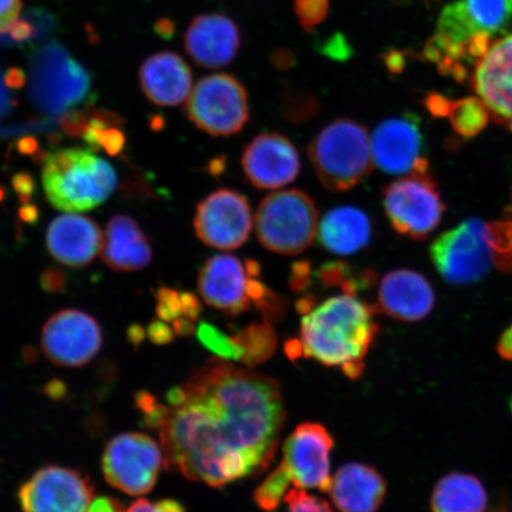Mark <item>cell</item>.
<instances>
[{
	"label": "cell",
	"instance_id": "7",
	"mask_svg": "<svg viewBox=\"0 0 512 512\" xmlns=\"http://www.w3.org/2000/svg\"><path fill=\"white\" fill-rule=\"evenodd\" d=\"M384 211L401 235L424 240L443 220L445 204L430 171H415L387 185L382 192Z\"/></svg>",
	"mask_w": 512,
	"mask_h": 512
},
{
	"label": "cell",
	"instance_id": "38",
	"mask_svg": "<svg viewBox=\"0 0 512 512\" xmlns=\"http://www.w3.org/2000/svg\"><path fill=\"white\" fill-rule=\"evenodd\" d=\"M312 283V267L309 261L294 262L290 274V288L293 292L304 293Z\"/></svg>",
	"mask_w": 512,
	"mask_h": 512
},
{
	"label": "cell",
	"instance_id": "29",
	"mask_svg": "<svg viewBox=\"0 0 512 512\" xmlns=\"http://www.w3.org/2000/svg\"><path fill=\"white\" fill-rule=\"evenodd\" d=\"M234 339L242 351L241 362L248 367L265 362L277 347V336L268 322L249 325L234 336Z\"/></svg>",
	"mask_w": 512,
	"mask_h": 512
},
{
	"label": "cell",
	"instance_id": "1",
	"mask_svg": "<svg viewBox=\"0 0 512 512\" xmlns=\"http://www.w3.org/2000/svg\"><path fill=\"white\" fill-rule=\"evenodd\" d=\"M158 428L165 467L220 489L272 463L286 420L279 383L214 358L169 390Z\"/></svg>",
	"mask_w": 512,
	"mask_h": 512
},
{
	"label": "cell",
	"instance_id": "55",
	"mask_svg": "<svg viewBox=\"0 0 512 512\" xmlns=\"http://www.w3.org/2000/svg\"><path fill=\"white\" fill-rule=\"evenodd\" d=\"M261 267L258 262L254 260L246 261V272L249 278H258L260 275Z\"/></svg>",
	"mask_w": 512,
	"mask_h": 512
},
{
	"label": "cell",
	"instance_id": "20",
	"mask_svg": "<svg viewBox=\"0 0 512 512\" xmlns=\"http://www.w3.org/2000/svg\"><path fill=\"white\" fill-rule=\"evenodd\" d=\"M102 233L99 224L73 213L57 216L47 232V247L53 258L63 266L85 267L101 251Z\"/></svg>",
	"mask_w": 512,
	"mask_h": 512
},
{
	"label": "cell",
	"instance_id": "16",
	"mask_svg": "<svg viewBox=\"0 0 512 512\" xmlns=\"http://www.w3.org/2000/svg\"><path fill=\"white\" fill-rule=\"evenodd\" d=\"M374 164L388 175L427 171V159L422 157L424 137L418 119L412 114L382 121L370 138Z\"/></svg>",
	"mask_w": 512,
	"mask_h": 512
},
{
	"label": "cell",
	"instance_id": "14",
	"mask_svg": "<svg viewBox=\"0 0 512 512\" xmlns=\"http://www.w3.org/2000/svg\"><path fill=\"white\" fill-rule=\"evenodd\" d=\"M197 238L204 245L233 251L245 243L253 227L252 211L245 196L220 189L198 204L194 219Z\"/></svg>",
	"mask_w": 512,
	"mask_h": 512
},
{
	"label": "cell",
	"instance_id": "15",
	"mask_svg": "<svg viewBox=\"0 0 512 512\" xmlns=\"http://www.w3.org/2000/svg\"><path fill=\"white\" fill-rule=\"evenodd\" d=\"M469 80L491 118L512 131V34L492 40L473 66Z\"/></svg>",
	"mask_w": 512,
	"mask_h": 512
},
{
	"label": "cell",
	"instance_id": "12",
	"mask_svg": "<svg viewBox=\"0 0 512 512\" xmlns=\"http://www.w3.org/2000/svg\"><path fill=\"white\" fill-rule=\"evenodd\" d=\"M102 329L98 320L80 310L55 313L43 326L41 345L51 363L63 368L86 366L99 354Z\"/></svg>",
	"mask_w": 512,
	"mask_h": 512
},
{
	"label": "cell",
	"instance_id": "9",
	"mask_svg": "<svg viewBox=\"0 0 512 512\" xmlns=\"http://www.w3.org/2000/svg\"><path fill=\"white\" fill-rule=\"evenodd\" d=\"M187 114L198 130L210 136H233L248 123V94L234 76L210 75L191 92Z\"/></svg>",
	"mask_w": 512,
	"mask_h": 512
},
{
	"label": "cell",
	"instance_id": "42",
	"mask_svg": "<svg viewBox=\"0 0 512 512\" xmlns=\"http://www.w3.org/2000/svg\"><path fill=\"white\" fill-rule=\"evenodd\" d=\"M12 187H14L22 203H29L36 189L34 178L27 174V172H19V174L15 175L12 178Z\"/></svg>",
	"mask_w": 512,
	"mask_h": 512
},
{
	"label": "cell",
	"instance_id": "32",
	"mask_svg": "<svg viewBox=\"0 0 512 512\" xmlns=\"http://www.w3.org/2000/svg\"><path fill=\"white\" fill-rule=\"evenodd\" d=\"M197 337L209 351L214 352L217 357L226 361H240L242 351L234 337L224 335L215 326L208 323H201L197 328Z\"/></svg>",
	"mask_w": 512,
	"mask_h": 512
},
{
	"label": "cell",
	"instance_id": "18",
	"mask_svg": "<svg viewBox=\"0 0 512 512\" xmlns=\"http://www.w3.org/2000/svg\"><path fill=\"white\" fill-rule=\"evenodd\" d=\"M246 267L234 255H215L206 261L198 275V292L209 306L230 316L251 309Z\"/></svg>",
	"mask_w": 512,
	"mask_h": 512
},
{
	"label": "cell",
	"instance_id": "45",
	"mask_svg": "<svg viewBox=\"0 0 512 512\" xmlns=\"http://www.w3.org/2000/svg\"><path fill=\"white\" fill-rule=\"evenodd\" d=\"M181 296L184 317L192 320V322H195V320H197L198 317H200L202 312V305L200 299H198V297L191 292H181Z\"/></svg>",
	"mask_w": 512,
	"mask_h": 512
},
{
	"label": "cell",
	"instance_id": "41",
	"mask_svg": "<svg viewBox=\"0 0 512 512\" xmlns=\"http://www.w3.org/2000/svg\"><path fill=\"white\" fill-rule=\"evenodd\" d=\"M40 284L46 292H62L67 285L66 274L57 270V268H47V270L41 274Z\"/></svg>",
	"mask_w": 512,
	"mask_h": 512
},
{
	"label": "cell",
	"instance_id": "5",
	"mask_svg": "<svg viewBox=\"0 0 512 512\" xmlns=\"http://www.w3.org/2000/svg\"><path fill=\"white\" fill-rule=\"evenodd\" d=\"M318 232V209L304 191L272 192L255 215V233L267 251L297 255L312 245Z\"/></svg>",
	"mask_w": 512,
	"mask_h": 512
},
{
	"label": "cell",
	"instance_id": "46",
	"mask_svg": "<svg viewBox=\"0 0 512 512\" xmlns=\"http://www.w3.org/2000/svg\"><path fill=\"white\" fill-rule=\"evenodd\" d=\"M89 512H126L123 503L113 497H99L92 502Z\"/></svg>",
	"mask_w": 512,
	"mask_h": 512
},
{
	"label": "cell",
	"instance_id": "24",
	"mask_svg": "<svg viewBox=\"0 0 512 512\" xmlns=\"http://www.w3.org/2000/svg\"><path fill=\"white\" fill-rule=\"evenodd\" d=\"M387 485L374 467L350 463L336 472L331 498L341 512H376L386 496Z\"/></svg>",
	"mask_w": 512,
	"mask_h": 512
},
{
	"label": "cell",
	"instance_id": "52",
	"mask_svg": "<svg viewBox=\"0 0 512 512\" xmlns=\"http://www.w3.org/2000/svg\"><path fill=\"white\" fill-rule=\"evenodd\" d=\"M315 306L316 298L313 296H305L298 300L297 310L299 313H302V315H306V313H309Z\"/></svg>",
	"mask_w": 512,
	"mask_h": 512
},
{
	"label": "cell",
	"instance_id": "47",
	"mask_svg": "<svg viewBox=\"0 0 512 512\" xmlns=\"http://www.w3.org/2000/svg\"><path fill=\"white\" fill-rule=\"evenodd\" d=\"M496 350L502 360L512 362V324L499 337Z\"/></svg>",
	"mask_w": 512,
	"mask_h": 512
},
{
	"label": "cell",
	"instance_id": "43",
	"mask_svg": "<svg viewBox=\"0 0 512 512\" xmlns=\"http://www.w3.org/2000/svg\"><path fill=\"white\" fill-rule=\"evenodd\" d=\"M147 336H149L152 343L164 345L172 342L175 332L163 320L159 319L149 325Z\"/></svg>",
	"mask_w": 512,
	"mask_h": 512
},
{
	"label": "cell",
	"instance_id": "30",
	"mask_svg": "<svg viewBox=\"0 0 512 512\" xmlns=\"http://www.w3.org/2000/svg\"><path fill=\"white\" fill-rule=\"evenodd\" d=\"M447 117L454 132L464 138H473L488 126L491 115L479 98H465L451 102Z\"/></svg>",
	"mask_w": 512,
	"mask_h": 512
},
{
	"label": "cell",
	"instance_id": "8",
	"mask_svg": "<svg viewBox=\"0 0 512 512\" xmlns=\"http://www.w3.org/2000/svg\"><path fill=\"white\" fill-rule=\"evenodd\" d=\"M430 254L435 270L451 285L476 284L495 265L488 224L479 219L466 220L441 234Z\"/></svg>",
	"mask_w": 512,
	"mask_h": 512
},
{
	"label": "cell",
	"instance_id": "25",
	"mask_svg": "<svg viewBox=\"0 0 512 512\" xmlns=\"http://www.w3.org/2000/svg\"><path fill=\"white\" fill-rule=\"evenodd\" d=\"M373 234L370 217L355 207L332 209L318 226V240L326 251L351 255L369 245Z\"/></svg>",
	"mask_w": 512,
	"mask_h": 512
},
{
	"label": "cell",
	"instance_id": "23",
	"mask_svg": "<svg viewBox=\"0 0 512 512\" xmlns=\"http://www.w3.org/2000/svg\"><path fill=\"white\" fill-rule=\"evenodd\" d=\"M149 238L139 223L127 215H115L108 222L101 256L113 271H142L152 261Z\"/></svg>",
	"mask_w": 512,
	"mask_h": 512
},
{
	"label": "cell",
	"instance_id": "40",
	"mask_svg": "<svg viewBox=\"0 0 512 512\" xmlns=\"http://www.w3.org/2000/svg\"><path fill=\"white\" fill-rule=\"evenodd\" d=\"M126 512H185V509L175 499H163V501L157 503H150L146 499H138Z\"/></svg>",
	"mask_w": 512,
	"mask_h": 512
},
{
	"label": "cell",
	"instance_id": "50",
	"mask_svg": "<svg viewBox=\"0 0 512 512\" xmlns=\"http://www.w3.org/2000/svg\"><path fill=\"white\" fill-rule=\"evenodd\" d=\"M5 80L9 87L18 88L24 85L25 75L23 74L22 70L11 69L9 70L8 75H6Z\"/></svg>",
	"mask_w": 512,
	"mask_h": 512
},
{
	"label": "cell",
	"instance_id": "28",
	"mask_svg": "<svg viewBox=\"0 0 512 512\" xmlns=\"http://www.w3.org/2000/svg\"><path fill=\"white\" fill-rule=\"evenodd\" d=\"M317 278L325 287L339 288L343 294L357 297V294L370 290L377 283V274L373 270L356 272L344 261H330L322 265Z\"/></svg>",
	"mask_w": 512,
	"mask_h": 512
},
{
	"label": "cell",
	"instance_id": "6",
	"mask_svg": "<svg viewBox=\"0 0 512 512\" xmlns=\"http://www.w3.org/2000/svg\"><path fill=\"white\" fill-rule=\"evenodd\" d=\"M91 88L87 69L59 43L50 42L31 56L30 94L42 111H72L88 100Z\"/></svg>",
	"mask_w": 512,
	"mask_h": 512
},
{
	"label": "cell",
	"instance_id": "2",
	"mask_svg": "<svg viewBox=\"0 0 512 512\" xmlns=\"http://www.w3.org/2000/svg\"><path fill=\"white\" fill-rule=\"evenodd\" d=\"M374 307L357 297L336 296L306 313L300 338L287 344L291 358H311L326 367H338L351 380L363 373L371 343L379 330Z\"/></svg>",
	"mask_w": 512,
	"mask_h": 512
},
{
	"label": "cell",
	"instance_id": "13",
	"mask_svg": "<svg viewBox=\"0 0 512 512\" xmlns=\"http://www.w3.org/2000/svg\"><path fill=\"white\" fill-rule=\"evenodd\" d=\"M94 486L79 471L61 466L43 467L19 490L23 512H89Z\"/></svg>",
	"mask_w": 512,
	"mask_h": 512
},
{
	"label": "cell",
	"instance_id": "34",
	"mask_svg": "<svg viewBox=\"0 0 512 512\" xmlns=\"http://www.w3.org/2000/svg\"><path fill=\"white\" fill-rule=\"evenodd\" d=\"M157 315L165 323H174L184 317L181 292L162 286L155 293ZM185 318V317H184Z\"/></svg>",
	"mask_w": 512,
	"mask_h": 512
},
{
	"label": "cell",
	"instance_id": "22",
	"mask_svg": "<svg viewBox=\"0 0 512 512\" xmlns=\"http://www.w3.org/2000/svg\"><path fill=\"white\" fill-rule=\"evenodd\" d=\"M140 85L153 104L174 107L191 94V70L181 56L162 51L147 59L139 72Z\"/></svg>",
	"mask_w": 512,
	"mask_h": 512
},
{
	"label": "cell",
	"instance_id": "49",
	"mask_svg": "<svg viewBox=\"0 0 512 512\" xmlns=\"http://www.w3.org/2000/svg\"><path fill=\"white\" fill-rule=\"evenodd\" d=\"M19 216L24 222L36 223L38 220V209L34 204L24 203V206L19 210Z\"/></svg>",
	"mask_w": 512,
	"mask_h": 512
},
{
	"label": "cell",
	"instance_id": "17",
	"mask_svg": "<svg viewBox=\"0 0 512 512\" xmlns=\"http://www.w3.org/2000/svg\"><path fill=\"white\" fill-rule=\"evenodd\" d=\"M242 168L253 187L275 190L298 177L300 158L290 139L279 133H262L243 151Z\"/></svg>",
	"mask_w": 512,
	"mask_h": 512
},
{
	"label": "cell",
	"instance_id": "4",
	"mask_svg": "<svg viewBox=\"0 0 512 512\" xmlns=\"http://www.w3.org/2000/svg\"><path fill=\"white\" fill-rule=\"evenodd\" d=\"M309 156L320 183L332 192L356 187L374 169L367 128L351 119L325 126L312 140Z\"/></svg>",
	"mask_w": 512,
	"mask_h": 512
},
{
	"label": "cell",
	"instance_id": "36",
	"mask_svg": "<svg viewBox=\"0 0 512 512\" xmlns=\"http://www.w3.org/2000/svg\"><path fill=\"white\" fill-rule=\"evenodd\" d=\"M284 502L288 505V512H332L328 503L307 494L303 489L288 490Z\"/></svg>",
	"mask_w": 512,
	"mask_h": 512
},
{
	"label": "cell",
	"instance_id": "56",
	"mask_svg": "<svg viewBox=\"0 0 512 512\" xmlns=\"http://www.w3.org/2000/svg\"><path fill=\"white\" fill-rule=\"evenodd\" d=\"M509 408H510V411H511V414H512V396H511V399H510V402H509Z\"/></svg>",
	"mask_w": 512,
	"mask_h": 512
},
{
	"label": "cell",
	"instance_id": "51",
	"mask_svg": "<svg viewBox=\"0 0 512 512\" xmlns=\"http://www.w3.org/2000/svg\"><path fill=\"white\" fill-rule=\"evenodd\" d=\"M18 150L25 155H38V144L34 138H23L19 140Z\"/></svg>",
	"mask_w": 512,
	"mask_h": 512
},
{
	"label": "cell",
	"instance_id": "57",
	"mask_svg": "<svg viewBox=\"0 0 512 512\" xmlns=\"http://www.w3.org/2000/svg\"><path fill=\"white\" fill-rule=\"evenodd\" d=\"M509 210H512V204H511V207L509 208Z\"/></svg>",
	"mask_w": 512,
	"mask_h": 512
},
{
	"label": "cell",
	"instance_id": "39",
	"mask_svg": "<svg viewBox=\"0 0 512 512\" xmlns=\"http://www.w3.org/2000/svg\"><path fill=\"white\" fill-rule=\"evenodd\" d=\"M21 0H0V35H8L21 15Z\"/></svg>",
	"mask_w": 512,
	"mask_h": 512
},
{
	"label": "cell",
	"instance_id": "54",
	"mask_svg": "<svg viewBox=\"0 0 512 512\" xmlns=\"http://www.w3.org/2000/svg\"><path fill=\"white\" fill-rule=\"evenodd\" d=\"M128 335H130L131 342L134 344L142 342L144 339V331L139 325L131 326V329L128 330Z\"/></svg>",
	"mask_w": 512,
	"mask_h": 512
},
{
	"label": "cell",
	"instance_id": "33",
	"mask_svg": "<svg viewBox=\"0 0 512 512\" xmlns=\"http://www.w3.org/2000/svg\"><path fill=\"white\" fill-rule=\"evenodd\" d=\"M288 480L278 467L255 491L254 499L261 510L272 512L283 503L288 492Z\"/></svg>",
	"mask_w": 512,
	"mask_h": 512
},
{
	"label": "cell",
	"instance_id": "11",
	"mask_svg": "<svg viewBox=\"0 0 512 512\" xmlns=\"http://www.w3.org/2000/svg\"><path fill=\"white\" fill-rule=\"evenodd\" d=\"M334 438L322 425L305 422L286 440L278 469L298 489L331 490L330 453Z\"/></svg>",
	"mask_w": 512,
	"mask_h": 512
},
{
	"label": "cell",
	"instance_id": "48",
	"mask_svg": "<svg viewBox=\"0 0 512 512\" xmlns=\"http://www.w3.org/2000/svg\"><path fill=\"white\" fill-rule=\"evenodd\" d=\"M172 324V330H174L177 336H189L195 332V324L188 318H179Z\"/></svg>",
	"mask_w": 512,
	"mask_h": 512
},
{
	"label": "cell",
	"instance_id": "19",
	"mask_svg": "<svg viewBox=\"0 0 512 512\" xmlns=\"http://www.w3.org/2000/svg\"><path fill=\"white\" fill-rule=\"evenodd\" d=\"M435 305L433 287L424 275L412 270H395L381 280L375 311L401 322H419Z\"/></svg>",
	"mask_w": 512,
	"mask_h": 512
},
{
	"label": "cell",
	"instance_id": "27",
	"mask_svg": "<svg viewBox=\"0 0 512 512\" xmlns=\"http://www.w3.org/2000/svg\"><path fill=\"white\" fill-rule=\"evenodd\" d=\"M467 21L480 34H505L512 21V0H457Z\"/></svg>",
	"mask_w": 512,
	"mask_h": 512
},
{
	"label": "cell",
	"instance_id": "53",
	"mask_svg": "<svg viewBox=\"0 0 512 512\" xmlns=\"http://www.w3.org/2000/svg\"><path fill=\"white\" fill-rule=\"evenodd\" d=\"M60 384V382H53L49 384L48 395L51 396V398L59 399L64 395V393H66V389H64L63 386L59 387Z\"/></svg>",
	"mask_w": 512,
	"mask_h": 512
},
{
	"label": "cell",
	"instance_id": "35",
	"mask_svg": "<svg viewBox=\"0 0 512 512\" xmlns=\"http://www.w3.org/2000/svg\"><path fill=\"white\" fill-rule=\"evenodd\" d=\"M294 8L304 29L310 30L322 23L328 15L329 0H296Z\"/></svg>",
	"mask_w": 512,
	"mask_h": 512
},
{
	"label": "cell",
	"instance_id": "37",
	"mask_svg": "<svg viewBox=\"0 0 512 512\" xmlns=\"http://www.w3.org/2000/svg\"><path fill=\"white\" fill-rule=\"evenodd\" d=\"M255 306L256 309L264 315L268 323H274L284 318L287 309V302L284 297L280 296V294L275 293L271 288H268L265 296L262 297L260 302Z\"/></svg>",
	"mask_w": 512,
	"mask_h": 512
},
{
	"label": "cell",
	"instance_id": "21",
	"mask_svg": "<svg viewBox=\"0 0 512 512\" xmlns=\"http://www.w3.org/2000/svg\"><path fill=\"white\" fill-rule=\"evenodd\" d=\"M184 42L187 53L198 66L221 68L238 54L240 32L226 16L203 15L190 24Z\"/></svg>",
	"mask_w": 512,
	"mask_h": 512
},
{
	"label": "cell",
	"instance_id": "26",
	"mask_svg": "<svg viewBox=\"0 0 512 512\" xmlns=\"http://www.w3.org/2000/svg\"><path fill=\"white\" fill-rule=\"evenodd\" d=\"M489 497L482 480L470 473L452 472L435 484L432 512H485Z\"/></svg>",
	"mask_w": 512,
	"mask_h": 512
},
{
	"label": "cell",
	"instance_id": "10",
	"mask_svg": "<svg viewBox=\"0 0 512 512\" xmlns=\"http://www.w3.org/2000/svg\"><path fill=\"white\" fill-rule=\"evenodd\" d=\"M163 465V448L143 433L118 435L102 456L107 483L130 496L145 495L155 488Z\"/></svg>",
	"mask_w": 512,
	"mask_h": 512
},
{
	"label": "cell",
	"instance_id": "44",
	"mask_svg": "<svg viewBox=\"0 0 512 512\" xmlns=\"http://www.w3.org/2000/svg\"><path fill=\"white\" fill-rule=\"evenodd\" d=\"M452 100L447 99L446 96L440 94H431L427 96L425 101L427 110L433 115V117L443 118L447 117L448 111H450Z\"/></svg>",
	"mask_w": 512,
	"mask_h": 512
},
{
	"label": "cell",
	"instance_id": "31",
	"mask_svg": "<svg viewBox=\"0 0 512 512\" xmlns=\"http://www.w3.org/2000/svg\"><path fill=\"white\" fill-rule=\"evenodd\" d=\"M488 238L494 251L495 265L512 273V210L504 220L488 224Z\"/></svg>",
	"mask_w": 512,
	"mask_h": 512
},
{
	"label": "cell",
	"instance_id": "3",
	"mask_svg": "<svg viewBox=\"0 0 512 512\" xmlns=\"http://www.w3.org/2000/svg\"><path fill=\"white\" fill-rule=\"evenodd\" d=\"M117 182L113 166L88 150L70 147L49 153L43 160L42 184L48 201L67 213L101 206Z\"/></svg>",
	"mask_w": 512,
	"mask_h": 512
}]
</instances>
